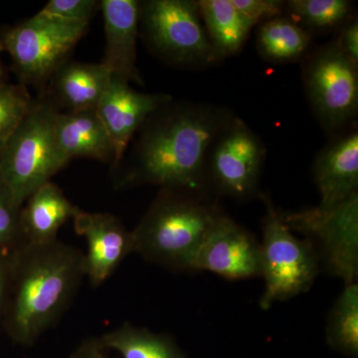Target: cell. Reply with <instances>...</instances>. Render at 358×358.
<instances>
[{"label": "cell", "instance_id": "cell-1", "mask_svg": "<svg viewBox=\"0 0 358 358\" xmlns=\"http://www.w3.org/2000/svg\"><path fill=\"white\" fill-rule=\"evenodd\" d=\"M233 115L213 103L171 100L148 117L112 169L115 187L203 193L209 148Z\"/></svg>", "mask_w": 358, "mask_h": 358}, {"label": "cell", "instance_id": "cell-2", "mask_svg": "<svg viewBox=\"0 0 358 358\" xmlns=\"http://www.w3.org/2000/svg\"><path fill=\"white\" fill-rule=\"evenodd\" d=\"M86 277L84 253L56 240L22 243L9 261L13 296L7 329L17 343L31 345L57 324Z\"/></svg>", "mask_w": 358, "mask_h": 358}, {"label": "cell", "instance_id": "cell-3", "mask_svg": "<svg viewBox=\"0 0 358 358\" xmlns=\"http://www.w3.org/2000/svg\"><path fill=\"white\" fill-rule=\"evenodd\" d=\"M220 213L203 193L160 189L131 231L134 253L164 267L192 270L202 240Z\"/></svg>", "mask_w": 358, "mask_h": 358}, {"label": "cell", "instance_id": "cell-4", "mask_svg": "<svg viewBox=\"0 0 358 358\" xmlns=\"http://www.w3.org/2000/svg\"><path fill=\"white\" fill-rule=\"evenodd\" d=\"M60 112L41 92L0 154V183L16 206L22 207L35 190L64 169L54 141V122Z\"/></svg>", "mask_w": 358, "mask_h": 358}, {"label": "cell", "instance_id": "cell-5", "mask_svg": "<svg viewBox=\"0 0 358 358\" xmlns=\"http://www.w3.org/2000/svg\"><path fill=\"white\" fill-rule=\"evenodd\" d=\"M90 23L68 22L42 13L0 33V51L13 61V71L23 86L47 88L56 70L67 61Z\"/></svg>", "mask_w": 358, "mask_h": 358}, {"label": "cell", "instance_id": "cell-6", "mask_svg": "<svg viewBox=\"0 0 358 358\" xmlns=\"http://www.w3.org/2000/svg\"><path fill=\"white\" fill-rule=\"evenodd\" d=\"M263 201L266 214L260 249L265 289L259 305L267 310L277 301L307 292L319 275L320 259L308 240L294 236L267 195Z\"/></svg>", "mask_w": 358, "mask_h": 358}, {"label": "cell", "instance_id": "cell-7", "mask_svg": "<svg viewBox=\"0 0 358 358\" xmlns=\"http://www.w3.org/2000/svg\"><path fill=\"white\" fill-rule=\"evenodd\" d=\"M140 31L155 55L169 64L201 68L217 61L197 1H141Z\"/></svg>", "mask_w": 358, "mask_h": 358}, {"label": "cell", "instance_id": "cell-8", "mask_svg": "<svg viewBox=\"0 0 358 358\" xmlns=\"http://www.w3.org/2000/svg\"><path fill=\"white\" fill-rule=\"evenodd\" d=\"M281 214L289 229L313 244L331 275L345 285L357 282L358 193L334 206Z\"/></svg>", "mask_w": 358, "mask_h": 358}, {"label": "cell", "instance_id": "cell-9", "mask_svg": "<svg viewBox=\"0 0 358 358\" xmlns=\"http://www.w3.org/2000/svg\"><path fill=\"white\" fill-rule=\"evenodd\" d=\"M308 103L327 131L345 128L358 110V66L334 42L315 52L303 68Z\"/></svg>", "mask_w": 358, "mask_h": 358}, {"label": "cell", "instance_id": "cell-10", "mask_svg": "<svg viewBox=\"0 0 358 358\" xmlns=\"http://www.w3.org/2000/svg\"><path fill=\"white\" fill-rule=\"evenodd\" d=\"M266 157L262 141L240 117L233 115L209 148L206 186L234 199H248L258 187Z\"/></svg>", "mask_w": 358, "mask_h": 358}, {"label": "cell", "instance_id": "cell-11", "mask_svg": "<svg viewBox=\"0 0 358 358\" xmlns=\"http://www.w3.org/2000/svg\"><path fill=\"white\" fill-rule=\"evenodd\" d=\"M192 270L207 271L228 280L261 277L260 243L221 212L202 240Z\"/></svg>", "mask_w": 358, "mask_h": 358}, {"label": "cell", "instance_id": "cell-12", "mask_svg": "<svg viewBox=\"0 0 358 358\" xmlns=\"http://www.w3.org/2000/svg\"><path fill=\"white\" fill-rule=\"evenodd\" d=\"M173 100L169 94L141 93L122 78L110 76L105 93L96 106V114L109 134L117 166L134 136L148 117Z\"/></svg>", "mask_w": 358, "mask_h": 358}, {"label": "cell", "instance_id": "cell-13", "mask_svg": "<svg viewBox=\"0 0 358 358\" xmlns=\"http://www.w3.org/2000/svg\"><path fill=\"white\" fill-rule=\"evenodd\" d=\"M73 222L77 234L86 239V277L93 286H100L134 253L133 233L119 218L106 212L79 210Z\"/></svg>", "mask_w": 358, "mask_h": 358}, {"label": "cell", "instance_id": "cell-14", "mask_svg": "<svg viewBox=\"0 0 358 358\" xmlns=\"http://www.w3.org/2000/svg\"><path fill=\"white\" fill-rule=\"evenodd\" d=\"M138 0H102L106 49L102 63L110 74L126 81L143 85L136 66V41L140 33Z\"/></svg>", "mask_w": 358, "mask_h": 358}, {"label": "cell", "instance_id": "cell-15", "mask_svg": "<svg viewBox=\"0 0 358 358\" xmlns=\"http://www.w3.org/2000/svg\"><path fill=\"white\" fill-rule=\"evenodd\" d=\"M54 141L61 164L74 159L115 164V148L96 109L60 112L54 122Z\"/></svg>", "mask_w": 358, "mask_h": 358}, {"label": "cell", "instance_id": "cell-16", "mask_svg": "<svg viewBox=\"0 0 358 358\" xmlns=\"http://www.w3.org/2000/svg\"><path fill=\"white\" fill-rule=\"evenodd\" d=\"M322 207L341 203L358 193V133L352 129L322 148L313 164Z\"/></svg>", "mask_w": 358, "mask_h": 358}, {"label": "cell", "instance_id": "cell-17", "mask_svg": "<svg viewBox=\"0 0 358 358\" xmlns=\"http://www.w3.org/2000/svg\"><path fill=\"white\" fill-rule=\"evenodd\" d=\"M110 72L98 64L66 61L44 90L62 112L96 109L109 84Z\"/></svg>", "mask_w": 358, "mask_h": 358}, {"label": "cell", "instance_id": "cell-18", "mask_svg": "<svg viewBox=\"0 0 358 358\" xmlns=\"http://www.w3.org/2000/svg\"><path fill=\"white\" fill-rule=\"evenodd\" d=\"M55 183L49 181L28 197L20 213L23 241L29 244H45L56 241L59 230L78 211Z\"/></svg>", "mask_w": 358, "mask_h": 358}, {"label": "cell", "instance_id": "cell-19", "mask_svg": "<svg viewBox=\"0 0 358 358\" xmlns=\"http://www.w3.org/2000/svg\"><path fill=\"white\" fill-rule=\"evenodd\" d=\"M197 3L217 61L241 50L253 26L247 22L230 0H199Z\"/></svg>", "mask_w": 358, "mask_h": 358}, {"label": "cell", "instance_id": "cell-20", "mask_svg": "<svg viewBox=\"0 0 358 358\" xmlns=\"http://www.w3.org/2000/svg\"><path fill=\"white\" fill-rule=\"evenodd\" d=\"M105 350L122 358H186L171 338L143 327L124 324L98 338Z\"/></svg>", "mask_w": 358, "mask_h": 358}, {"label": "cell", "instance_id": "cell-21", "mask_svg": "<svg viewBox=\"0 0 358 358\" xmlns=\"http://www.w3.org/2000/svg\"><path fill=\"white\" fill-rule=\"evenodd\" d=\"M310 36L307 30L289 17L264 21L257 35L261 55L274 63L296 60L307 50Z\"/></svg>", "mask_w": 358, "mask_h": 358}, {"label": "cell", "instance_id": "cell-22", "mask_svg": "<svg viewBox=\"0 0 358 358\" xmlns=\"http://www.w3.org/2000/svg\"><path fill=\"white\" fill-rule=\"evenodd\" d=\"M329 345L348 357L358 355V284L345 285L329 312L327 322Z\"/></svg>", "mask_w": 358, "mask_h": 358}, {"label": "cell", "instance_id": "cell-23", "mask_svg": "<svg viewBox=\"0 0 358 358\" xmlns=\"http://www.w3.org/2000/svg\"><path fill=\"white\" fill-rule=\"evenodd\" d=\"M285 8L294 22L326 31L345 24L352 4L348 0H291L286 2Z\"/></svg>", "mask_w": 358, "mask_h": 358}, {"label": "cell", "instance_id": "cell-24", "mask_svg": "<svg viewBox=\"0 0 358 358\" xmlns=\"http://www.w3.org/2000/svg\"><path fill=\"white\" fill-rule=\"evenodd\" d=\"M33 101L23 85L7 83L0 86V154L31 109Z\"/></svg>", "mask_w": 358, "mask_h": 358}, {"label": "cell", "instance_id": "cell-25", "mask_svg": "<svg viewBox=\"0 0 358 358\" xmlns=\"http://www.w3.org/2000/svg\"><path fill=\"white\" fill-rule=\"evenodd\" d=\"M98 9L96 0H50L39 13L68 22L90 23Z\"/></svg>", "mask_w": 358, "mask_h": 358}, {"label": "cell", "instance_id": "cell-26", "mask_svg": "<svg viewBox=\"0 0 358 358\" xmlns=\"http://www.w3.org/2000/svg\"><path fill=\"white\" fill-rule=\"evenodd\" d=\"M22 207L16 206L0 183V249L23 241L21 232L20 213Z\"/></svg>", "mask_w": 358, "mask_h": 358}, {"label": "cell", "instance_id": "cell-27", "mask_svg": "<svg viewBox=\"0 0 358 358\" xmlns=\"http://www.w3.org/2000/svg\"><path fill=\"white\" fill-rule=\"evenodd\" d=\"M251 26L281 16L286 2L280 0H230Z\"/></svg>", "mask_w": 358, "mask_h": 358}, {"label": "cell", "instance_id": "cell-28", "mask_svg": "<svg viewBox=\"0 0 358 358\" xmlns=\"http://www.w3.org/2000/svg\"><path fill=\"white\" fill-rule=\"evenodd\" d=\"M339 50L358 66V21L352 20L343 26L334 41Z\"/></svg>", "mask_w": 358, "mask_h": 358}, {"label": "cell", "instance_id": "cell-29", "mask_svg": "<svg viewBox=\"0 0 358 358\" xmlns=\"http://www.w3.org/2000/svg\"><path fill=\"white\" fill-rule=\"evenodd\" d=\"M70 358H110L106 355V350L99 343L98 338H90L84 341Z\"/></svg>", "mask_w": 358, "mask_h": 358}, {"label": "cell", "instance_id": "cell-30", "mask_svg": "<svg viewBox=\"0 0 358 358\" xmlns=\"http://www.w3.org/2000/svg\"><path fill=\"white\" fill-rule=\"evenodd\" d=\"M9 261L4 260L0 255V313L3 308L8 282Z\"/></svg>", "mask_w": 358, "mask_h": 358}, {"label": "cell", "instance_id": "cell-31", "mask_svg": "<svg viewBox=\"0 0 358 358\" xmlns=\"http://www.w3.org/2000/svg\"><path fill=\"white\" fill-rule=\"evenodd\" d=\"M7 84V76L4 66L2 64L1 59H0V86Z\"/></svg>", "mask_w": 358, "mask_h": 358}]
</instances>
